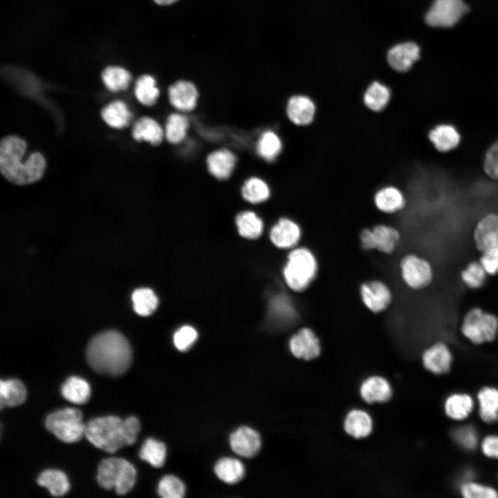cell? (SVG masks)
I'll return each instance as SVG.
<instances>
[{
	"label": "cell",
	"mask_w": 498,
	"mask_h": 498,
	"mask_svg": "<svg viewBox=\"0 0 498 498\" xmlns=\"http://www.w3.org/2000/svg\"><path fill=\"white\" fill-rule=\"evenodd\" d=\"M459 492L465 498H496L498 491L492 486L472 480L463 481Z\"/></svg>",
	"instance_id": "obj_43"
},
{
	"label": "cell",
	"mask_w": 498,
	"mask_h": 498,
	"mask_svg": "<svg viewBox=\"0 0 498 498\" xmlns=\"http://www.w3.org/2000/svg\"><path fill=\"white\" fill-rule=\"evenodd\" d=\"M452 436L455 443L467 451H473L479 445V435L475 427L470 425H460L455 427Z\"/></svg>",
	"instance_id": "obj_44"
},
{
	"label": "cell",
	"mask_w": 498,
	"mask_h": 498,
	"mask_svg": "<svg viewBox=\"0 0 498 498\" xmlns=\"http://www.w3.org/2000/svg\"><path fill=\"white\" fill-rule=\"evenodd\" d=\"M214 472L222 481L228 484L239 482L244 477L245 468L238 459L225 457L219 459L215 466Z\"/></svg>",
	"instance_id": "obj_34"
},
{
	"label": "cell",
	"mask_w": 498,
	"mask_h": 498,
	"mask_svg": "<svg viewBox=\"0 0 498 498\" xmlns=\"http://www.w3.org/2000/svg\"><path fill=\"white\" fill-rule=\"evenodd\" d=\"M291 354L297 359L311 360L321 353V342L315 331L308 326L299 328L288 341Z\"/></svg>",
	"instance_id": "obj_13"
},
{
	"label": "cell",
	"mask_w": 498,
	"mask_h": 498,
	"mask_svg": "<svg viewBox=\"0 0 498 498\" xmlns=\"http://www.w3.org/2000/svg\"><path fill=\"white\" fill-rule=\"evenodd\" d=\"M240 193L246 201L251 204H259L270 199L271 190L264 179L253 176L243 181Z\"/></svg>",
	"instance_id": "obj_29"
},
{
	"label": "cell",
	"mask_w": 498,
	"mask_h": 498,
	"mask_svg": "<svg viewBox=\"0 0 498 498\" xmlns=\"http://www.w3.org/2000/svg\"><path fill=\"white\" fill-rule=\"evenodd\" d=\"M37 481L41 486L46 488L53 496H62L70 488L66 474L57 470H47L42 472Z\"/></svg>",
	"instance_id": "obj_37"
},
{
	"label": "cell",
	"mask_w": 498,
	"mask_h": 498,
	"mask_svg": "<svg viewBox=\"0 0 498 498\" xmlns=\"http://www.w3.org/2000/svg\"><path fill=\"white\" fill-rule=\"evenodd\" d=\"M101 116L110 127L122 129L129 125L131 118L127 105L121 101H114L103 108Z\"/></svg>",
	"instance_id": "obj_36"
},
{
	"label": "cell",
	"mask_w": 498,
	"mask_h": 498,
	"mask_svg": "<svg viewBox=\"0 0 498 498\" xmlns=\"http://www.w3.org/2000/svg\"><path fill=\"white\" fill-rule=\"evenodd\" d=\"M488 275L478 259L468 261L459 272L461 284L471 290L482 288L486 284Z\"/></svg>",
	"instance_id": "obj_32"
},
{
	"label": "cell",
	"mask_w": 498,
	"mask_h": 498,
	"mask_svg": "<svg viewBox=\"0 0 498 498\" xmlns=\"http://www.w3.org/2000/svg\"><path fill=\"white\" fill-rule=\"evenodd\" d=\"M288 120L297 127H308L315 120L317 105L309 96L303 94L291 95L285 105Z\"/></svg>",
	"instance_id": "obj_14"
},
{
	"label": "cell",
	"mask_w": 498,
	"mask_h": 498,
	"mask_svg": "<svg viewBox=\"0 0 498 498\" xmlns=\"http://www.w3.org/2000/svg\"><path fill=\"white\" fill-rule=\"evenodd\" d=\"M399 275L405 286L420 291L430 287L435 277L432 264L426 257L414 252L403 255L398 264Z\"/></svg>",
	"instance_id": "obj_7"
},
{
	"label": "cell",
	"mask_w": 498,
	"mask_h": 498,
	"mask_svg": "<svg viewBox=\"0 0 498 498\" xmlns=\"http://www.w3.org/2000/svg\"><path fill=\"white\" fill-rule=\"evenodd\" d=\"M102 81L106 87L113 92L126 90L130 84L131 75L119 66H109L102 73Z\"/></svg>",
	"instance_id": "obj_42"
},
{
	"label": "cell",
	"mask_w": 498,
	"mask_h": 498,
	"mask_svg": "<svg viewBox=\"0 0 498 498\" xmlns=\"http://www.w3.org/2000/svg\"><path fill=\"white\" fill-rule=\"evenodd\" d=\"M459 329L461 335L474 345L490 343L498 338V316L492 311L474 306L463 314Z\"/></svg>",
	"instance_id": "obj_5"
},
{
	"label": "cell",
	"mask_w": 498,
	"mask_h": 498,
	"mask_svg": "<svg viewBox=\"0 0 498 498\" xmlns=\"http://www.w3.org/2000/svg\"><path fill=\"white\" fill-rule=\"evenodd\" d=\"M282 150L283 142L277 132L266 129L260 134L256 144V151L262 159L272 163L281 155Z\"/></svg>",
	"instance_id": "obj_28"
},
{
	"label": "cell",
	"mask_w": 498,
	"mask_h": 498,
	"mask_svg": "<svg viewBox=\"0 0 498 498\" xmlns=\"http://www.w3.org/2000/svg\"><path fill=\"white\" fill-rule=\"evenodd\" d=\"M445 415L452 420L461 421L470 416L474 408L473 398L466 393H454L444 402Z\"/></svg>",
	"instance_id": "obj_24"
},
{
	"label": "cell",
	"mask_w": 498,
	"mask_h": 498,
	"mask_svg": "<svg viewBox=\"0 0 498 498\" xmlns=\"http://www.w3.org/2000/svg\"><path fill=\"white\" fill-rule=\"evenodd\" d=\"M239 233L247 239L258 238L263 232L262 220L252 211H243L236 217Z\"/></svg>",
	"instance_id": "obj_38"
},
{
	"label": "cell",
	"mask_w": 498,
	"mask_h": 498,
	"mask_svg": "<svg viewBox=\"0 0 498 498\" xmlns=\"http://www.w3.org/2000/svg\"><path fill=\"white\" fill-rule=\"evenodd\" d=\"M478 260L489 277L498 275V246L480 252Z\"/></svg>",
	"instance_id": "obj_47"
},
{
	"label": "cell",
	"mask_w": 498,
	"mask_h": 498,
	"mask_svg": "<svg viewBox=\"0 0 498 498\" xmlns=\"http://www.w3.org/2000/svg\"><path fill=\"white\" fill-rule=\"evenodd\" d=\"M90 367L96 372L118 376L127 371L132 360L131 347L126 338L116 331L95 335L86 352Z\"/></svg>",
	"instance_id": "obj_1"
},
{
	"label": "cell",
	"mask_w": 498,
	"mask_h": 498,
	"mask_svg": "<svg viewBox=\"0 0 498 498\" xmlns=\"http://www.w3.org/2000/svg\"><path fill=\"white\" fill-rule=\"evenodd\" d=\"M26 398V389L21 381L17 379L1 380L0 405L15 407L22 404Z\"/></svg>",
	"instance_id": "obj_33"
},
{
	"label": "cell",
	"mask_w": 498,
	"mask_h": 498,
	"mask_svg": "<svg viewBox=\"0 0 498 498\" xmlns=\"http://www.w3.org/2000/svg\"><path fill=\"white\" fill-rule=\"evenodd\" d=\"M319 263L315 254L306 246L291 249L282 270L286 286L293 292L306 291L315 281Z\"/></svg>",
	"instance_id": "obj_4"
},
{
	"label": "cell",
	"mask_w": 498,
	"mask_h": 498,
	"mask_svg": "<svg viewBox=\"0 0 498 498\" xmlns=\"http://www.w3.org/2000/svg\"><path fill=\"white\" fill-rule=\"evenodd\" d=\"M140 430V422L134 416L123 420L108 416L90 420L86 424L85 436L98 448L113 453L133 444Z\"/></svg>",
	"instance_id": "obj_3"
},
{
	"label": "cell",
	"mask_w": 498,
	"mask_h": 498,
	"mask_svg": "<svg viewBox=\"0 0 498 498\" xmlns=\"http://www.w3.org/2000/svg\"><path fill=\"white\" fill-rule=\"evenodd\" d=\"M156 3L159 5H169L178 0H154Z\"/></svg>",
	"instance_id": "obj_50"
},
{
	"label": "cell",
	"mask_w": 498,
	"mask_h": 498,
	"mask_svg": "<svg viewBox=\"0 0 498 498\" xmlns=\"http://www.w3.org/2000/svg\"><path fill=\"white\" fill-rule=\"evenodd\" d=\"M401 239L400 232L392 225L379 223L365 228L359 234L360 245L366 251L376 250L391 255L397 249Z\"/></svg>",
	"instance_id": "obj_9"
},
{
	"label": "cell",
	"mask_w": 498,
	"mask_h": 498,
	"mask_svg": "<svg viewBox=\"0 0 498 498\" xmlns=\"http://www.w3.org/2000/svg\"><path fill=\"white\" fill-rule=\"evenodd\" d=\"M166 456L165 445L154 439H147L140 451L141 459L155 468H160L165 464Z\"/></svg>",
	"instance_id": "obj_41"
},
{
	"label": "cell",
	"mask_w": 498,
	"mask_h": 498,
	"mask_svg": "<svg viewBox=\"0 0 498 498\" xmlns=\"http://www.w3.org/2000/svg\"><path fill=\"white\" fill-rule=\"evenodd\" d=\"M167 93L169 104L180 112H191L197 107L199 92L190 81H176L168 88Z\"/></svg>",
	"instance_id": "obj_16"
},
{
	"label": "cell",
	"mask_w": 498,
	"mask_h": 498,
	"mask_svg": "<svg viewBox=\"0 0 498 498\" xmlns=\"http://www.w3.org/2000/svg\"><path fill=\"white\" fill-rule=\"evenodd\" d=\"M158 493L163 498H181L185 495L183 482L174 475H166L158 483Z\"/></svg>",
	"instance_id": "obj_45"
},
{
	"label": "cell",
	"mask_w": 498,
	"mask_h": 498,
	"mask_svg": "<svg viewBox=\"0 0 498 498\" xmlns=\"http://www.w3.org/2000/svg\"><path fill=\"white\" fill-rule=\"evenodd\" d=\"M483 167L488 176L495 180H498V140L487 151Z\"/></svg>",
	"instance_id": "obj_48"
},
{
	"label": "cell",
	"mask_w": 498,
	"mask_h": 498,
	"mask_svg": "<svg viewBox=\"0 0 498 498\" xmlns=\"http://www.w3.org/2000/svg\"><path fill=\"white\" fill-rule=\"evenodd\" d=\"M190 127L188 117L182 112L170 113L165 121V137L172 145H177L183 141Z\"/></svg>",
	"instance_id": "obj_31"
},
{
	"label": "cell",
	"mask_w": 498,
	"mask_h": 498,
	"mask_svg": "<svg viewBox=\"0 0 498 498\" xmlns=\"http://www.w3.org/2000/svg\"><path fill=\"white\" fill-rule=\"evenodd\" d=\"M61 391L65 399L78 405L86 403L91 394L88 382L76 376L68 378L62 385Z\"/></svg>",
	"instance_id": "obj_35"
},
{
	"label": "cell",
	"mask_w": 498,
	"mask_h": 498,
	"mask_svg": "<svg viewBox=\"0 0 498 498\" xmlns=\"http://www.w3.org/2000/svg\"><path fill=\"white\" fill-rule=\"evenodd\" d=\"M26 142L17 136H8L0 142V170L10 183L24 185L42 178L46 168V160L42 154L34 152L23 162Z\"/></svg>",
	"instance_id": "obj_2"
},
{
	"label": "cell",
	"mask_w": 498,
	"mask_h": 498,
	"mask_svg": "<svg viewBox=\"0 0 498 498\" xmlns=\"http://www.w3.org/2000/svg\"><path fill=\"white\" fill-rule=\"evenodd\" d=\"M467 10L462 0H434L426 14L425 21L433 27H451Z\"/></svg>",
	"instance_id": "obj_11"
},
{
	"label": "cell",
	"mask_w": 498,
	"mask_h": 498,
	"mask_svg": "<svg viewBox=\"0 0 498 498\" xmlns=\"http://www.w3.org/2000/svg\"><path fill=\"white\" fill-rule=\"evenodd\" d=\"M482 454L490 459L498 460V435L488 434L480 442Z\"/></svg>",
	"instance_id": "obj_49"
},
{
	"label": "cell",
	"mask_w": 498,
	"mask_h": 498,
	"mask_svg": "<svg viewBox=\"0 0 498 498\" xmlns=\"http://www.w3.org/2000/svg\"><path fill=\"white\" fill-rule=\"evenodd\" d=\"M97 480L104 488H114L120 495L127 494L133 487L136 470L129 461L120 458L102 460L98 468Z\"/></svg>",
	"instance_id": "obj_6"
},
{
	"label": "cell",
	"mask_w": 498,
	"mask_h": 498,
	"mask_svg": "<svg viewBox=\"0 0 498 498\" xmlns=\"http://www.w3.org/2000/svg\"><path fill=\"white\" fill-rule=\"evenodd\" d=\"M420 48L414 42H405L392 47L387 53L389 64L398 72H407L419 59Z\"/></svg>",
	"instance_id": "obj_22"
},
{
	"label": "cell",
	"mask_w": 498,
	"mask_h": 498,
	"mask_svg": "<svg viewBox=\"0 0 498 498\" xmlns=\"http://www.w3.org/2000/svg\"><path fill=\"white\" fill-rule=\"evenodd\" d=\"M237 163L236 155L226 148L213 150L205 158L208 172L219 181H225L231 177Z\"/></svg>",
	"instance_id": "obj_18"
},
{
	"label": "cell",
	"mask_w": 498,
	"mask_h": 498,
	"mask_svg": "<svg viewBox=\"0 0 498 498\" xmlns=\"http://www.w3.org/2000/svg\"><path fill=\"white\" fill-rule=\"evenodd\" d=\"M454 360L449 344L443 340H436L427 346L421 353V362L430 372L441 375L448 373Z\"/></svg>",
	"instance_id": "obj_12"
},
{
	"label": "cell",
	"mask_w": 498,
	"mask_h": 498,
	"mask_svg": "<svg viewBox=\"0 0 498 498\" xmlns=\"http://www.w3.org/2000/svg\"><path fill=\"white\" fill-rule=\"evenodd\" d=\"M343 426L347 434L360 439L370 435L373 429V421L366 411L353 409L346 415Z\"/></svg>",
	"instance_id": "obj_25"
},
{
	"label": "cell",
	"mask_w": 498,
	"mask_h": 498,
	"mask_svg": "<svg viewBox=\"0 0 498 498\" xmlns=\"http://www.w3.org/2000/svg\"><path fill=\"white\" fill-rule=\"evenodd\" d=\"M359 295L364 306L374 314L385 311L393 300L390 287L380 279H370L361 283Z\"/></svg>",
	"instance_id": "obj_10"
},
{
	"label": "cell",
	"mask_w": 498,
	"mask_h": 498,
	"mask_svg": "<svg viewBox=\"0 0 498 498\" xmlns=\"http://www.w3.org/2000/svg\"><path fill=\"white\" fill-rule=\"evenodd\" d=\"M391 91L386 85L374 81L371 83L362 95L364 106L374 113L385 110L391 100Z\"/></svg>",
	"instance_id": "obj_27"
},
{
	"label": "cell",
	"mask_w": 498,
	"mask_h": 498,
	"mask_svg": "<svg viewBox=\"0 0 498 498\" xmlns=\"http://www.w3.org/2000/svg\"><path fill=\"white\" fill-rule=\"evenodd\" d=\"M133 309L141 316L151 315L156 309L158 299L154 292L148 288L135 290L131 296Z\"/></svg>",
	"instance_id": "obj_40"
},
{
	"label": "cell",
	"mask_w": 498,
	"mask_h": 498,
	"mask_svg": "<svg viewBox=\"0 0 498 498\" xmlns=\"http://www.w3.org/2000/svg\"><path fill=\"white\" fill-rule=\"evenodd\" d=\"M46 427L65 443L79 441L85 436L86 424L82 413L75 408H66L49 414L45 421Z\"/></svg>",
	"instance_id": "obj_8"
},
{
	"label": "cell",
	"mask_w": 498,
	"mask_h": 498,
	"mask_svg": "<svg viewBox=\"0 0 498 498\" xmlns=\"http://www.w3.org/2000/svg\"><path fill=\"white\" fill-rule=\"evenodd\" d=\"M231 449L241 456L251 458L256 456L261 446V441L257 431L249 427L238 428L230 436Z\"/></svg>",
	"instance_id": "obj_19"
},
{
	"label": "cell",
	"mask_w": 498,
	"mask_h": 498,
	"mask_svg": "<svg viewBox=\"0 0 498 498\" xmlns=\"http://www.w3.org/2000/svg\"><path fill=\"white\" fill-rule=\"evenodd\" d=\"M472 242L479 252L498 246V214L488 213L477 221L472 231Z\"/></svg>",
	"instance_id": "obj_17"
},
{
	"label": "cell",
	"mask_w": 498,
	"mask_h": 498,
	"mask_svg": "<svg viewBox=\"0 0 498 498\" xmlns=\"http://www.w3.org/2000/svg\"><path fill=\"white\" fill-rule=\"evenodd\" d=\"M360 394L362 400L369 404L385 403L392 396V388L384 377L372 376L361 383Z\"/></svg>",
	"instance_id": "obj_21"
},
{
	"label": "cell",
	"mask_w": 498,
	"mask_h": 498,
	"mask_svg": "<svg viewBox=\"0 0 498 498\" xmlns=\"http://www.w3.org/2000/svg\"><path fill=\"white\" fill-rule=\"evenodd\" d=\"M478 413L486 424L498 422V388L486 386L477 392Z\"/></svg>",
	"instance_id": "obj_23"
},
{
	"label": "cell",
	"mask_w": 498,
	"mask_h": 498,
	"mask_svg": "<svg viewBox=\"0 0 498 498\" xmlns=\"http://www.w3.org/2000/svg\"><path fill=\"white\" fill-rule=\"evenodd\" d=\"M373 203L377 210L392 214L401 211L406 205V199L403 192L393 185H385L374 193Z\"/></svg>",
	"instance_id": "obj_20"
},
{
	"label": "cell",
	"mask_w": 498,
	"mask_h": 498,
	"mask_svg": "<svg viewBox=\"0 0 498 498\" xmlns=\"http://www.w3.org/2000/svg\"><path fill=\"white\" fill-rule=\"evenodd\" d=\"M435 148L441 152H447L456 148L460 142V135L454 127L440 124L432 129L428 135Z\"/></svg>",
	"instance_id": "obj_30"
},
{
	"label": "cell",
	"mask_w": 498,
	"mask_h": 498,
	"mask_svg": "<svg viewBox=\"0 0 498 498\" xmlns=\"http://www.w3.org/2000/svg\"><path fill=\"white\" fill-rule=\"evenodd\" d=\"M302 237L299 224L288 217H282L272 227L270 238L279 249L291 250L297 246Z\"/></svg>",
	"instance_id": "obj_15"
},
{
	"label": "cell",
	"mask_w": 498,
	"mask_h": 498,
	"mask_svg": "<svg viewBox=\"0 0 498 498\" xmlns=\"http://www.w3.org/2000/svg\"><path fill=\"white\" fill-rule=\"evenodd\" d=\"M132 136L136 141L149 142L152 145H160L164 138L165 132L160 124L150 117L144 116L134 123Z\"/></svg>",
	"instance_id": "obj_26"
},
{
	"label": "cell",
	"mask_w": 498,
	"mask_h": 498,
	"mask_svg": "<svg viewBox=\"0 0 498 498\" xmlns=\"http://www.w3.org/2000/svg\"><path fill=\"white\" fill-rule=\"evenodd\" d=\"M134 93L137 100L147 107L154 105L160 95L156 80L149 75H143L138 77L135 84Z\"/></svg>",
	"instance_id": "obj_39"
},
{
	"label": "cell",
	"mask_w": 498,
	"mask_h": 498,
	"mask_svg": "<svg viewBox=\"0 0 498 498\" xmlns=\"http://www.w3.org/2000/svg\"><path fill=\"white\" fill-rule=\"evenodd\" d=\"M197 337V332L193 327L183 326L174 333V344L178 350L185 351L194 344Z\"/></svg>",
	"instance_id": "obj_46"
}]
</instances>
